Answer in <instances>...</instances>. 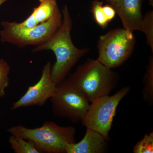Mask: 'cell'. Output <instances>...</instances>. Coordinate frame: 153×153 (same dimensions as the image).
Listing matches in <instances>:
<instances>
[{"label":"cell","instance_id":"1","mask_svg":"<svg viewBox=\"0 0 153 153\" xmlns=\"http://www.w3.org/2000/svg\"><path fill=\"white\" fill-rule=\"evenodd\" d=\"M62 14L60 27L47 41L36 46L32 51L36 53L50 50L54 53L56 61L51 66V75L56 85L66 79L76 62L90 50L88 48L79 49L74 46L71 36L73 23L67 6L63 7Z\"/></svg>","mask_w":153,"mask_h":153},{"label":"cell","instance_id":"2","mask_svg":"<svg viewBox=\"0 0 153 153\" xmlns=\"http://www.w3.org/2000/svg\"><path fill=\"white\" fill-rule=\"evenodd\" d=\"M67 79L91 102L101 97L109 95L117 85L119 76L97 59H89L78 66Z\"/></svg>","mask_w":153,"mask_h":153},{"label":"cell","instance_id":"3","mask_svg":"<svg viewBox=\"0 0 153 153\" xmlns=\"http://www.w3.org/2000/svg\"><path fill=\"white\" fill-rule=\"evenodd\" d=\"M7 131L13 135L32 141L41 153H66L68 145L76 142L74 127L61 126L51 121L46 122L40 127L29 128L18 125Z\"/></svg>","mask_w":153,"mask_h":153},{"label":"cell","instance_id":"4","mask_svg":"<svg viewBox=\"0 0 153 153\" xmlns=\"http://www.w3.org/2000/svg\"><path fill=\"white\" fill-rule=\"evenodd\" d=\"M62 12L58 8L51 19L32 28H20L15 22L2 21L1 23L2 27L0 30L1 41L20 48L38 46L47 41L56 32L62 24Z\"/></svg>","mask_w":153,"mask_h":153},{"label":"cell","instance_id":"5","mask_svg":"<svg viewBox=\"0 0 153 153\" xmlns=\"http://www.w3.org/2000/svg\"><path fill=\"white\" fill-rule=\"evenodd\" d=\"M133 32L118 28L100 36L97 60L111 69L121 66L131 56L136 44Z\"/></svg>","mask_w":153,"mask_h":153},{"label":"cell","instance_id":"6","mask_svg":"<svg viewBox=\"0 0 153 153\" xmlns=\"http://www.w3.org/2000/svg\"><path fill=\"white\" fill-rule=\"evenodd\" d=\"M50 99L54 115L68 119L74 123L81 122L91 103L85 95L67 79L57 84Z\"/></svg>","mask_w":153,"mask_h":153},{"label":"cell","instance_id":"7","mask_svg":"<svg viewBox=\"0 0 153 153\" xmlns=\"http://www.w3.org/2000/svg\"><path fill=\"white\" fill-rule=\"evenodd\" d=\"M130 91V88H122L114 94L101 97L91 102L81 123L85 127L98 132L107 139L116 111L120 102Z\"/></svg>","mask_w":153,"mask_h":153},{"label":"cell","instance_id":"8","mask_svg":"<svg viewBox=\"0 0 153 153\" xmlns=\"http://www.w3.org/2000/svg\"><path fill=\"white\" fill-rule=\"evenodd\" d=\"M51 66L50 62L45 64L39 81L35 85L29 86L25 94L13 104L11 110L34 105L42 106L52 97L57 85L51 77Z\"/></svg>","mask_w":153,"mask_h":153},{"label":"cell","instance_id":"9","mask_svg":"<svg viewBox=\"0 0 153 153\" xmlns=\"http://www.w3.org/2000/svg\"><path fill=\"white\" fill-rule=\"evenodd\" d=\"M143 0H118L112 6L121 21L124 29L134 32L140 31L143 17Z\"/></svg>","mask_w":153,"mask_h":153},{"label":"cell","instance_id":"10","mask_svg":"<svg viewBox=\"0 0 153 153\" xmlns=\"http://www.w3.org/2000/svg\"><path fill=\"white\" fill-rule=\"evenodd\" d=\"M108 141L103 135L86 128L85 134L79 142L68 145L66 153H103L108 148Z\"/></svg>","mask_w":153,"mask_h":153},{"label":"cell","instance_id":"11","mask_svg":"<svg viewBox=\"0 0 153 153\" xmlns=\"http://www.w3.org/2000/svg\"><path fill=\"white\" fill-rule=\"evenodd\" d=\"M39 5L33 9L30 16L21 23L15 22L17 27L30 28L47 22L51 19L58 8L56 0H39Z\"/></svg>","mask_w":153,"mask_h":153},{"label":"cell","instance_id":"12","mask_svg":"<svg viewBox=\"0 0 153 153\" xmlns=\"http://www.w3.org/2000/svg\"><path fill=\"white\" fill-rule=\"evenodd\" d=\"M9 142L16 153H40L35 143L30 140L11 135Z\"/></svg>","mask_w":153,"mask_h":153},{"label":"cell","instance_id":"13","mask_svg":"<svg viewBox=\"0 0 153 153\" xmlns=\"http://www.w3.org/2000/svg\"><path fill=\"white\" fill-rule=\"evenodd\" d=\"M143 93L145 101L149 104L153 103V57L149 58L143 79Z\"/></svg>","mask_w":153,"mask_h":153},{"label":"cell","instance_id":"14","mask_svg":"<svg viewBox=\"0 0 153 153\" xmlns=\"http://www.w3.org/2000/svg\"><path fill=\"white\" fill-rule=\"evenodd\" d=\"M140 31L144 33L148 45L153 53V11L148 12L143 17Z\"/></svg>","mask_w":153,"mask_h":153},{"label":"cell","instance_id":"15","mask_svg":"<svg viewBox=\"0 0 153 153\" xmlns=\"http://www.w3.org/2000/svg\"><path fill=\"white\" fill-rule=\"evenodd\" d=\"M102 6L103 1L99 0H93L91 2V12L92 13L96 24L100 27L104 29L107 27L109 22L105 16Z\"/></svg>","mask_w":153,"mask_h":153},{"label":"cell","instance_id":"16","mask_svg":"<svg viewBox=\"0 0 153 153\" xmlns=\"http://www.w3.org/2000/svg\"><path fill=\"white\" fill-rule=\"evenodd\" d=\"M10 65L4 59L0 58V97L5 96V90L10 83Z\"/></svg>","mask_w":153,"mask_h":153},{"label":"cell","instance_id":"17","mask_svg":"<svg viewBox=\"0 0 153 153\" xmlns=\"http://www.w3.org/2000/svg\"><path fill=\"white\" fill-rule=\"evenodd\" d=\"M134 153H153V132L145 135L134 147Z\"/></svg>","mask_w":153,"mask_h":153},{"label":"cell","instance_id":"18","mask_svg":"<svg viewBox=\"0 0 153 153\" xmlns=\"http://www.w3.org/2000/svg\"><path fill=\"white\" fill-rule=\"evenodd\" d=\"M102 10L105 18L110 23L115 17L116 15L115 10L112 6L109 4L102 6Z\"/></svg>","mask_w":153,"mask_h":153},{"label":"cell","instance_id":"19","mask_svg":"<svg viewBox=\"0 0 153 153\" xmlns=\"http://www.w3.org/2000/svg\"><path fill=\"white\" fill-rule=\"evenodd\" d=\"M105 1L108 3V4H109L111 6H113L118 0H105Z\"/></svg>","mask_w":153,"mask_h":153},{"label":"cell","instance_id":"20","mask_svg":"<svg viewBox=\"0 0 153 153\" xmlns=\"http://www.w3.org/2000/svg\"><path fill=\"white\" fill-rule=\"evenodd\" d=\"M9 1V0H0V6L1 5L4 3L6 2V1Z\"/></svg>","mask_w":153,"mask_h":153},{"label":"cell","instance_id":"21","mask_svg":"<svg viewBox=\"0 0 153 153\" xmlns=\"http://www.w3.org/2000/svg\"><path fill=\"white\" fill-rule=\"evenodd\" d=\"M153 0H149V4L151 5V6H152V7H153Z\"/></svg>","mask_w":153,"mask_h":153}]
</instances>
